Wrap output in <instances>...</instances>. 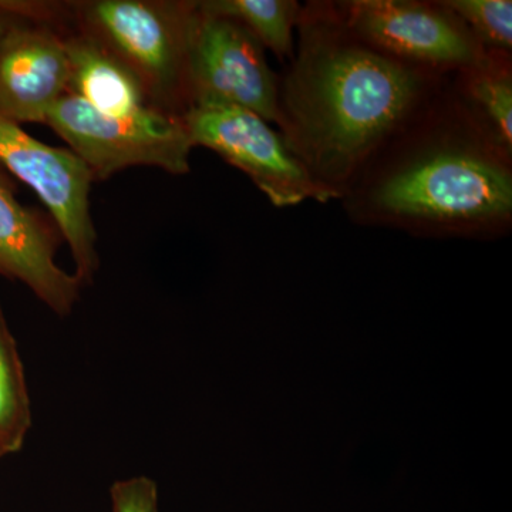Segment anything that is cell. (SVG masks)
Segmentation results:
<instances>
[{
    "mask_svg": "<svg viewBox=\"0 0 512 512\" xmlns=\"http://www.w3.org/2000/svg\"><path fill=\"white\" fill-rule=\"evenodd\" d=\"M298 23L299 50L279 84L278 126L313 180L340 197L423 116L440 73L367 45L336 13L299 15Z\"/></svg>",
    "mask_w": 512,
    "mask_h": 512,
    "instance_id": "6da1fadb",
    "label": "cell"
},
{
    "mask_svg": "<svg viewBox=\"0 0 512 512\" xmlns=\"http://www.w3.org/2000/svg\"><path fill=\"white\" fill-rule=\"evenodd\" d=\"M420 131L367 178L357 210L372 222L417 231L466 234L508 224L511 157L466 109Z\"/></svg>",
    "mask_w": 512,
    "mask_h": 512,
    "instance_id": "7a4b0ae2",
    "label": "cell"
},
{
    "mask_svg": "<svg viewBox=\"0 0 512 512\" xmlns=\"http://www.w3.org/2000/svg\"><path fill=\"white\" fill-rule=\"evenodd\" d=\"M36 8L106 47L143 84L153 109L175 117L190 109L188 53L197 0H37Z\"/></svg>",
    "mask_w": 512,
    "mask_h": 512,
    "instance_id": "3957f363",
    "label": "cell"
},
{
    "mask_svg": "<svg viewBox=\"0 0 512 512\" xmlns=\"http://www.w3.org/2000/svg\"><path fill=\"white\" fill-rule=\"evenodd\" d=\"M47 127L86 164L94 181L109 180L131 167L190 173L192 144L181 117L147 107L128 116H109L73 94L57 101Z\"/></svg>",
    "mask_w": 512,
    "mask_h": 512,
    "instance_id": "277c9868",
    "label": "cell"
},
{
    "mask_svg": "<svg viewBox=\"0 0 512 512\" xmlns=\"http://www.w3.org/2000/svg\"><path fill=\"white\" fill-rule=\"evenodd\" d=\"M0 168L36 192L70 249L74 275L92 284L100 256L90 210L94 180L86 164L69 148L49 146L0 117Z\"/></svg>",
    "mask_w": 512,
    "mask_h": 512,
    "instance_id": "5b68a950",
    "label": "cell"
},
{
    "mask_svg": "<svg viewBox=\"0 0 512 512\" xmlns=\"http://www.w3.org/2000/svg\"><path fill=\"white\" fill-rule=\"evenodd\" d=\"M181 120L192 147L208 148L248 175L275 207L338 198L313 180L284 136L252 111L195 106L185 111Z\"/></svg>",
    "mask_w": 512,
    "mask_h": 512,
    "instance_id": "8992f818",
    "label": "cell"
},
{
    "mask_svg": "<svg viewBox=\"0 0 512 512\" xmlns=\"http://www.w3.org/2000/svg\"><path fill=\"white\" fill-rule=\"evenodd\" d=\"M191 107L229 106L279 121V80L266 62L265 49L235 20L198 6L188 53Z\"/></svg>",
    "mask_w": 512,
    "mask_h": 512,
    "instance_id": "52a82bcc",
    "label": "cell"
},
{
    "mask_svg": "<svg viewBox=\"0 0 512 512\" xmlns=\"http://www.w3.org/2000/svg\"><path fill=\"white\" fill-rule=\"evenodd\" d=\"M336 16L367 45L437 73L461 72L488 53L441 2L353 0L338 3Z\"/></svg>",
    "mask_w": 512,
    "mask_h": 512,
    "instance_id": "ba28073f",
    "label": "cell"
},
{
    "mask_svg": "<svg viewBox=\"0 0 512 512\" xmlns=\"http://www.w3.org/2000/svg\"><path fill=\"white\" fill-rule=\"evenodd\" d=\"M67 93L69 63L59 30L23 16L0 36V117L19 126L43 124Z\"/></svg>",
    "mask_w": 512,
    "mask_h": 512,
    "instance_id": "9c48e42d",
    "label": "cell"
},
{
    "mask_svg": "<svg viewBox=\"0 0 512 512\" xmlns=\"http://www.w3.org/2000/svg\"><path fill=\"white\" fill-rule=\"evenodd\" d=\"M59 228L47 215L25 207L8 174L0 168V275L28 286L57 316H69L83 284L57 265L62 242Z\"/></svg>",
    "mask_w": 512,
    "mask_h": 512,
    "instance_id": "30bf717a",
    "label": "cell"
},
{
    "mask_svg": "<svg viewBox=\"0 0 512 512\" xmlns=\"http://www.w3.org/2000/svg\"><path fill=\"white\" fill-rule=\"evenodd\" d=\"M30 2V16L52 23L62 36L69 63L67 94L109 116H128L151 107L143 84L106 47L82 30L47 18Z\"/></svg>",
    "mask_w": 512,
    "mask_h": 512,
    "instance_id": "8fae6325",
    "label": "cell"
},
{
    "mask_svg": "<svg viewBox=\"0 0 512 512\" xmlns=\"http://www.w3.org/2000/svg\"><path fill=\"white\" fill-rule=\"evenodd\" d=\"M510 53L488 52L476 66L461 70V106L495 146L512 154V73Z\"/></svg>",
    "mask_w": 512,
    "mask_h": 512,
    "instance_id": "7c38bea8",
    "label": "cell"
},
{
    "mask_svg": "<svg viewBox=\"0 0 512 512\" xmlns=\"http://www.w3.org/2000/svg\"><path fill=\"white\" fill-rule=\"evenodd\" d=\"M211 15L235 20L281 59L293 57V28L301 8L293 0H198Z\"/></svg>",
    "mask_w": 512,
    "mask_h": 512,
    "instance_id": "4fadbf2b",
    "label": "cell"
},
{
    "mask_svg": "<svg viewBox=\"0 0 512 512\" xmlns=\"http://www.w3.org/2000/svg\"><path fill=\"white\" fill-rule=\"evenodd\" d=\"M32 427V407L18 346L0 308V458L18 453Z\"/></svg>",
    "mask_w": 512,
    "mask_h": 512,
    "instance_id": "5bb4252c",
    "label": "cell"
},
{
    "mask_svg": "<svg viewBox=\"0 0 512 512\" xmlns=\"http://www.w3.org/2000/svg\"><path fill=\"white\" fill-rule=\"evenodd\" d=\"M441 3L464 23L485 52H511V0H447Z\"/></svg>",
    "mask_w": 512,
    "mask_h": 512,
    "instance_id": "9a60e30c",
    "label": "cell"
},
{
    "mask_svg": "<svg viewBox=\"0 0 512 512\" xmlns=\"http://www.w3.org/2000/svg\"><path fill=\"white\" fill-rule=\"evenodd\" d=\"M113 512H158L156 481L134 476L116 481L110 490Z\"/></svg>",
    "mask_w": 512,
    "mask_h": 512,
    "instance_id": "2e32d148",
    "label": "cell"
},
{
    "mask_svg": "<svg viewBox=\"0 0 512 512\" xmlns=\"http://www.w3.org/2000/svg\"><path fill=\"white\" fill-rule=\"evenodd\" d=\"M16 0H0V36L23 18Z\"/></svg>",
    "mask_w": 512,
    "mask_h": 512,
    "instance_id": "e0dca14e",
    "label": "cell"
}]
</instances>
